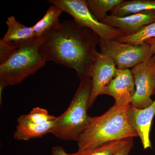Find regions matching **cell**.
<instances>
[{
  "label": "cell",
  "instance_id": "277c9868",
  "mask_svg": "<svg viewBox=\"0 0 155 155\" xmlns=\"http://www.w3.org/2000/svg\"><path fill=\"white\" fill-rule=\"evenodd\" d=\"M41 39L16 50L0 64V98L5 87L21 83L43 67L47 61L39 51Z\"/></svg>",
  "mask_w": 155,
  "mask_h": 155
},
{
  "label": "cell",
  "instance_id": "7a4b0ae2",
  "mask_svg": "<svg viewBox=\"0 0 155 155\" xmlns=\"http://www.w3.org/2000/svg\"><path fill=\"white\" fill-rule=\"evenodd\" d=\"M129 105L121 108L114 105L101 116L91 117L76 141L78 151L88 150L110 142L138 137L128 118Z\"/></svg>",
  "mask_w": 155,
  "mask_h": 155
},
{
  "label": "cell",
  "instance_id": "5b68a950",
  "mask_svg": "<svg viewBox=\"0 0 155 155\" xmlns=\"http://www.w3.org/2000/svg\"><path fill=\"white\" fill-rule=\"evenodd\" d=\"M51 5L72 16L79 25L86 27L102 39H117L126 36L122 31L99 21L92 13L86 0H49Z\"/></svg>",
  "mask_w": 155,
  "mask_h": 155
},
{
  "label": "cell",
  "instance_id": "44dd1931",
  "mask_svg": "<svg viewBox=\"0 0 155 155\" xmlns=\"http://www.w3.org/2000/svg\"><path fill=\"white\" fill-rule=\"evenodd\" d=\"M52 155H72V154L67 153L65 150L60 146L53 147L51 150Z\"/></svg>",
  "mask_w": 155,
  "mask_h": 155
},
{
  "label": "cell",
  "instance_id": "ffe728a7",
  "mask_svg": "<svg viewBox=\"0 0 155 155\" xmlns=\"http://www.w3.org/2000/svg\"><path fill=\"white\" fill-rule=\"evenodd\" d=\"M133 138H130L127 139L125 144L114 155H129L134 145Z\"/></svg>",
  "mask_w": 155,
  "mask_h": 155
},
{
  "label": "cell",
  "instance_id": "30bf717a",
  "mask_svg": "<svg viewBox=\"0 0 155 155\" xmlns=\"http://www.w3.org/2000/svg\"><path fill=\"white\" fill-rule=\"evenodd\" d=\"M8 30L0 40V45L14 52L20 48L39 39L33 28L21 24L14 16L8 17L6 22Z\"/></svg>",
  "mask_w": 155,
  "mask_h": 155
},
{
  "label": "cell",
  "instance_id": "9a60e30c",
  "mask_svg": "<svg viewBox=\"0 0 155 155\" xmlns=\"http://www.w3.org/2000/svg\"><path fill=\"white\" fill-rule=\"evenodd\" d=\"M143 12H155V0L124 1L111 11L110 15L123 17Z\"/></svg>",
  "mask_w": 155,
  "mask_h": 155
},
{
  "label": "cell",
  "instance_id": "8992f818",
  "mask_svg": "<svg viewBox=\"0 0 155 155\" xmlns=\"http://www.w3.org/2000/svg\"><path fill=\"white\" fill-rule=\"evenodd\" d=\"M101 53L110 58L119 69H130L153 56L146 42L134 45L116 39L99 38Z\"/></svg>",
  "mask_w": 155,
  "mask_h": 155
},
{
  "label": "cell",
  "instance_id": "ac0fdd59",
  "mask_svg": "<svg viewBox=\"0 0 155 155\" xmlns=\"http://www.w3.org/2000/svg\"><path fill=\"white\" fill-rule=\"evenodd\" d=\"M127 139L116 140L107 143L98 147L88 150H78L72 155H114L124 144Z\"/></svg>",
  "mask_w": 155,
  "mask_h": 155
},
{
  "label": "cell",
  "instance_id": "9c48e42d",
  "mask_svg": "<svg viewBox=\"0 0 155 155\" xmlns=\"http://www.w3.org/2000/svg\"><path fill=\"white\" fill-rule=\"evenodd\" d=\"M134 78L130 69H118L116 75L105 87L101 95H107L115 100L114 106L121 108L131 104L135 93Z\"/></svg>",
  "mask_w": 155,
  "mask_h": 155
},
{
  "label": "cell",
  "instance_id": "2e32d148",
  "mask_svg": "<svg viewBox=\"0 0 155 155\" xmlns=\"http://www.w3.org/2000/svg\"><path fill=\"white\" fill-rule=\"evenodd\" d=\"M89 8L99 21H102L107 13L124 2V0H86Z\"/></svg>",
  "mask_w": 155,
  "mask_h": 155
},
{
  "label": "cell",
  "instance_id": "e0dca14e",
  "mask_svg": "<svg viewBox=\"0 0 155 155\" xmlns=\"http://www.w3.org/2000/svg\"><path fill=\"white\" fill-rule=\"evenodd\" d=\"M155 38V22L147 25L137 33L122 37L117 39L121 42L134 45L142 44L150 39Z\"/></svg>",
  "mask_w": 155,
  "mask_h": 155
},
{
  "label": "cell",
  "instance_id": "7c38bea8",
  "mask_svg": "<svg viewBox=\"0 0 155 155\" xmlns=\"http://www.w3.org/2000/svg\"><path fill=\"white\" fill-rule=\"evenodd\" d=\"M101 22L122 31L126 35H132L155 22V12H143L123 17L107 15Z\"/></svg>",
  "mask_w": 155,
  "mask_h": 155
},
{
  "label": "cell",
  "instance_id": "4fadbf2b",
  "mask_svg": "<svg viewBox=\"0 0 155 155\" xmlns=\"http://www.w3.org/2000/svg\"><path fill=\"white\" fill-rule=\"evenodd\" d=\"M55 121L44 124H37L26 122L18 118L13 137L14 139L19 141H27L42 137L48 134H51Z\"/></svg>",
  "mask_w": 155,
  "mask_h": 155
},
{
  "label": "cell",
  "instance_id": "5bb4252c",
  "mask_svg": "<svg viewBox=\"0 0 155 155\" xmlns=\"http://www.w3.org/2000/svg\"><path fill=\"white\" fill-rule=\"evenodd\" d=\"M62 12L58 7L51 5L42 18L32 26L38 38L42 39L61 26L59 19Z\"/></svg>",
  "mask_w": 155,
  "mask_h": 155
},
{
  "label": "cell",
  "instance_id": "ba28073f",
  "mask_svg": "<svg viewBox=\"0 0 155 155\" xmlns=\"http://www.w3.org/2000/svg\"><path fill=\"white\" fill-rule=\"evenodd\" d=\"M118 69L110 58L98 52L91 71L92 87L89 100V108L92 106L97 97L101 95L104 89L114 79Z\"/></svg>",
  "mask_w": 155,
  "mask_h": 155
},
{
  "label": "cell",
  "instance_id": "d6986e66",
  "mask_svg": "<svg viewBox=\"0 0 155 155\" xmlns=\"http://www.w3.org/2000/svg\"><path fill=\"white\" fill-rule=\"evenodd\" d=\"M19 118L30 123L44 124L54 121L57 117L50 115L45 109L36 107L34 108L29 114L21 115Z\"/></svg>",
  "mask_w": 155,
  "mask_h": 155
},
{
  "label": "cell",
  "instance_id": "3957f363",
  "mask_svg": "<svg viewBox=\"0 0 155 155\" xmlns=\"http://www.w3.org/2000/svg\"><path fill=\"white\" fill-rule=\"evenodd\" d=\"M91 87V78L80 80L69 107L56 118L51 134L61 140L77 141L91 118L87 111Z\"/></svg>",
  "mask_w": 155,
  "mask_h": 155
},
{
  "label": "cell",
  "instance_id": "7402d4cb",
  "mask_svg": "<svg viewBox=\"0 0 155 155\" xmlns=\"http://www.w3.org/2000/svg\"><path fill=\"white\" fill-rule=\"evenodd\" d=\"M145 42L147 43L149 45L153 54V55H155V38L150 39L146 41Z\"/></svg>",
  "mask_w": 155,
  "mask_h": 155
},
{
  "label": "cell",
  "instance_id": "6da1fadb",
  "mask_svg": "<svg viewBox=\"0 0 155 155\" xmlns=\"http://www.w3.org/2000/svg\"><path fill=\"white\" fill-rule=\"evenodd\" d=\"M99 38L90 28L74 20H66L42 39L39 51L47 62L54 61L75 69L80 80L91 78Z\"/></svg>",
  "mask_w": 155,
  "mask_h": 155
},
{
  "label": "cell",
  "instance_id": "8fae6325",
  "mask_svg": "<svg viewBox=\"0 0 155 155\" xmlns=\"http://www.w3.org/2000/svg\"><path fill=\"white\" fill-rule=\"evenodd\" d=\"M127 114L131 125L141 140L143 148H151L150 132L155 115V100L150 105L143 109H137L130 104Z\"/></svg>",
  "mask_w": 155,
  "mask_h": 155
},
{
  "label": "cell",
  "instance_id": "52a82bcc",
  "mask_svg": "<svg viewBox=\"0 0 155 155\" xmlns=\"http://www.w3.org/2000/svg\"><path fill=\"white\" fill-rule=\"evenodd\" d=\"M135 85V93L130 104L143 109L153 102L155 94V55L131 69Z\"/></svg>",
  "mask_w": 155,
  "mask_h": 155
}]
</instances>
